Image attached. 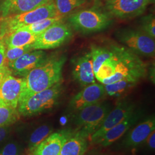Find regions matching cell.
I'll list each match as a JSON object with an SVG mask.
<instances>
[{
	"instance_id": "6da1fadb",
	"label": "cell",
	"mask_w": 155,
	"mask_h": 155,
	"mask_svg": "<svg viewBox=\"0 0 155 155\" xmlns=\"http://www.w3.org/2000/svg\"><path fill=\"white\" fill-rule=\"evenodd\" d=\"M66 61L64 55L50 57L43 64L29 72L24 77V87L18 104L33 94L61 82L62 70Z\"/></svg>"
},
{
	"instance_id": "7a4b0ae2",
	"label": "cell",
	"mask_w": 155,
	"mask_h": 155,
	"mask_svg": "<svg viewBox=\"0 0 155 155\" xmlns=\"http://www.w3.org/2000/svg\"><path fill=\"white\" fill-rule=\"evenodd\" d=\"M59 16L54 4L51 1L32 11L0 18V40H2L18 29L49 17Z\"/></svg>"
},
{
	"instance_id": "3957f363",
	"label": "cell",
	"mask_w": 155,
	"mask_h": 155,
	"mask_svg": "<svg viewBox=\"0 0 155 155\" xmlns=\"http://www.w3.org/2000/svg\"><path fill=\"white\" fill-rule=\"evenodd\" d=\"M110 110L109 104L100 101L72 113L73 122L77 127L76 131L89 139L100 127Z\"/></svg>"
},
{
	"instance_id": "277c9868",
	"label": "cell",
	"mask_w": 155,
	"mask_h": 155,
	"mask_svg": "<svg viewBox=\"0 0 155 155\" xmlns=\"http://www.w3.org/2000/svg\"><path fill=\"white\" fill-rule=\"evenodd\" d=\"M63 92L61 82L28 97L17 107L19 114L24 117L38 115L53 108L58 103Z\"/></svg>"
},
{
	"instance_id": "5b68a950",
	"label": "cell",
	"mask_w": 155,
	"mask_h": 155,
	"mask_svg": "<svg viewBox=\"0 0 155 155\" xmlns=\"http://www.w3.org/2000/svg\"><path fill=\"white\" fill-rule=\"evenodd\" d=\"M69 25L83 34L102 31L111 22V16L98 8H92L71 14L68 19Z\"/></svg>"
},
{
	"instance_id": "8992f818",
	"label": "cell",
	"mask_w": 155,
	"mask_h": 155,
	"mask_svg": "<svg viewBox=\"0 0 155 155\" xmlns=\"http://www.w3.org/2000/svg\"><path fill=\"white\" fill-rule=\"evenodd\" d=\"M147 74V66L139 56L124 47L122 55L115 67L113 75L101 84L106 85L124 79L140 80Z\"/></svg>"
},
{
	"instance_id": "52a82bcc",
	"label": "cell",
	"mask_w": 155,
	"mask_h": 155,
	"mask_svg": "<svg viewBox=\"0 0 155 155\" xmlns=\"http://www.w3.org/2000/svg\"><path fill=\"white\" fill-rule=\"evenodd\" d=\"M119 40L136 55L153 56L155 55V39L141 30L125 29L117 34Z\"/></svg>"
},
{
	"instance_id": "ba28073f",
	"label": "cell",
	"mask_w": 155,
	"mask_h": 155,
	"mask_svg": "<svg viewBox=\"0 0 155 155\" xmlns=\"http://www.w3.org/2000/svg\"><path fill=\"white\" fill-rule=\"evenodd\" d=\"M72 36L71 26L61 21L53 25L39 35L31 46L33 50L55 48L65 43Z\"/></svg>"
},
{
	"instance_id": "9c48e42d",
	"label": "cell",
	"mask_w": 155,
	"mask_h": 155,
	"mask_svg": "<svg viewBox=\"0 0 155 155\" xmlns=\"http://www.w3.org/2000/svg\"><path fill=\"white\" fill-rule=\"evenodd\" d=\"M136 111L135 105L130 100L120 101L115 107L107 114L100 127L89 137L92 143L100 139L111 128L122 122Z\"/></svg>"
},
{
	"instance_id": "30bf717a",
	"label": "cell",
	"mask_w": 155,
	"mask_h": 155,
	"mask_svg": "<svg viewBox=\"0 0 155 155\" xmlns=\"http://www.w3.org/2000/svg\"><path fill=\"white\" fill-rule=\"evenodd\" d=\"M152 0H106V8L111 16L126 20L143 14Z\"/></svg>"
},
{
	"instance_id": "8fae6325",
	"label": "cell",
	"mask_w": 155,
	"mask_h": 155,
	"mask_svg": "<svg viewBox=\"0 0 155 155\" xmlns=\"http://www.w3.org/2000/svg\"><path fill=\"white\" fill-rule=\"evenodd\" d=\"M106 95L104 85L95 82L83 87L70 100L68 110L72 113L102 101Z\"/></svg>"
},
{
	"instance_id": "7c38bea8",
	"label": "cell",
	"mask_w": 155,
	"mask_h": 155,
	"mask_svg": "<svg viewBox=\"0 0 155 155\" xmlns=\"http://www.w3.org/2000/svg\"><path fill=\"white\" fill-rule=\"evenodd\" d=\"M48 58L43 50H32L21 56L8 66L12 74L24 78L35 68L43 64Z\"/></svg>"
},
{
	"instance_id": "4fadbf2b",
	"label": "cell",
	"mask_w": 155,
	"mask_h": 155,
	"mask_svg": "<svg viewBox=\"0 0 155 155\" xmlns=\"http://www.w3.org/2000/svg\"><path fill=\"white\" fill-rule=\"evenodd\" d=\"M24 87V78L9 75L0 85V102L17 109Z\"/></svg>"
},
{
	"instance_id": "5bb4252c",
	"label": "cell",
	"mask_w": 155,
	"mask_h": 155,
	"mask_svg": "<svg viewBox=\"0 0 155 155\" xmlns=\"http://www.w3.org/2000/svg\"><path fill=\"white\" fill-rule=\"evenodd\" d=\"M72 74L74 79L83 87L95 82L93 60L90 52L74 59Z\"/></svg>"
},
{
	"instance_id": "9a60e30c",
	"label": "cell",
	"mask_w": 155,
	"mask_h": 155,
	"mask_svg": "<svg viewBox=\"0 0 155 155\" xmlns=\"http://www.w3.org/2000/svg\"><path fill=\"white\" fill-rule=\"evenodd\" d=\"M140 113L138 111H135L133 114L127 117L122 122L118 124L108 131H107L100 139L94 144H98L103 147H106L116 142L125 134L127 133L130 129L139 121Z\"/></svg>"
},
{
	"instance_id": "2e32d148",
	"label": "cell",
	"mask_w": 155,
	"mask_h": 155,
	"mask_svg": "<svg viewBox=\"0 0 155 155\" xmlns=\"http://www.w3.org/2000/svg\"><path fill=\"white\" fill-rule=\"evenodd\" d=\"M155 130L154 116L149 117L139 123L127 133L122 144L127 148H134L144 143L150 134Z\"/></svg>"
},
{
	"instance_id": "e0dca14e",
	"label": "cell",
	"mask_w": 155,
	"mask_h": 155,
	"mask_svg": "<svg viewBox=\"0 0 155 155\" xmlns=\"http://www.w3.org/2000/svg\"><path fill=\"white\" fill-rule=\"evenodd\" d=\"M50 0H2L0 18L33 10L49 2Z\"/></svg>"
},
{
	"instance_id": "ac0fdd59",
	"label": "cell",
	"mask_w": 155,
	"mask_h": 155,
	"mask_svg": "<svg viewBox=\"0 0 155 155\" xmlns=\"http://www.w3.org/2000/svg\"><path fill=\"white\" fill-rule=\"evenodd\" d=\"M71 132L64 130L51 133L39 144L32 155H60L62 146Z\"/></svg>"
},
{
	"instance_id": "d6986e66",
	"label": "cell",
	"mask_w": 155,
	"mask_h": 155,
	"mask_svg": "<svg viewBox=\"0 0 155 155\" xmlns=\"http://www.w3.org/2000/svg\"><path fill=\"white\" fill-rule=\"evenodd\" d=\"M87 147V138L76 130L71 132L62 146L60 155H84Z\"/></svg>"
},
{
	"instance_id": "ffe728a7",
	"label": "cell",
	"mask_w": 155,
	"mask_h": 155,
	"mask_svg": "<svg viewBox=\"0 0 155 155\" xmlns=\"http://www.w3.org/2000/svg\"><path fill=\"white\" fill-rule=\"evenodd\" d=\"M38 36L21 28L17 29L2 40L4 42L6 48L19 47L32 45L36 41Z\"/></svg>"
},
{
	"instance_id": "44dd1931",
	"label": "cell",
	"mask_w": 155,
	"mask_h": 155,
	"mask_svg": "<svg viewBox=\"0 0 155 155\" xmlns=\"http://www.w3.org/2000/svg\"><path fill=\"white\" fill-rule=\"evenodd\" d=\"M113 48L112 56L101 65L95 74V79L101 83L113 75L115 67L122 55L124 47L113 45Z\"/></svg>"
},
{
	"instance_id": "7402d4cb",
	"label": "cell",
	"mask_w": 155,
	"mask_h": 155,
	"mask_svg": "<svg viewBox=\"0 0 155 155\" xmlns=\"http://www.w3.org/2000/svg\"><path fill=\"white\" fill-rule=\"evenodd\" d=\"M139 80L124 79L114 83L104 85L106 94L110 97H120L134 87Z\"/></svg>"
},
{
	"instance_id": "603a6c76",
	"label": "cell",
	"mask_w": 155,
	"mask_h": 155,
	"mask_svg": "<svg viewBox=\"0 0 155 155\" xmlns=\"http://www.w3.org/2000/svg\"><path fill=\"white\" fill-rule=\"evenodd\" d=\"M52 132V127L48 125H43L36 128L31 134L28 144V155H32L36 149L45 139Z\"/></svg>"
},
{
	"instance_id": "cb8c5ba5",
	"label": "cell",
	"mask_w": 155,
	"mask_h": 155,
	"mask_svg": "<svg viewBox=\"0 0 155 155\" xmlns=\"http://www.w3.org/2000/svg\"><path fill=\"white\" fill-rule=\"evenodd\" d=\"M90 52L93 60L94 74H95L101 65L112 56L113 48V46L110 48H106L92 45Z\"/></svg>"
},
{
	"instance_id": "d4e9b609",
	"label": "cell",
	"mask_w": 155,
	"mask_h": 155,
	"mask_svg": "<svg viewBox=\"0 0 155 155\" xmlns=\"http://www.w3.org/2000/svg\"><path fill=\"white\" fill-rule=\"evenodd\" d=\"M86 0H52L59 16L64 17L70 14L86 2Z\"/></svg>"
},
{
	"instance_id": "484cf974",
	"label": "cell",
	"mask_w": 155,
	"mask_h": 155,
	"mask_svg": "<svg viewBox=\"0 0 155 155\" xmlns=\"http://www.w3.org/2000/svg\"><path fill=\"white\" fill-rule=\"evenodd\" d=\"M63 20L64 17L60 16L49 17L22 28H24L36 35H39L53 25L58 22L63 21Z\"/></svg>"
},
{
	"instance_id": "4316f807",
	"label": "cell",
	"mask_w": 155,
	"mask_h": 155,
	"mask_svg": "<svg viewBox=\"0 0 155 155\" xmlns=\"http://www.w3.org/2000/svg\"><path fill=\"white\" fill-rule=\"evenodd\" d=\"M19 115L17 109L0 102V127L9 126L15 123L18 120Z\"/></svg>"
},
{
	"instance_id": "83f0119b",
	"label": "cell",
	"mask_w": 155,
	"mask_h": 155,
	"mask_svg": "<svg viewBox=\"0 0 155 155\" xmlns=\"http://www.w3.org/2000/svg\"><path fill=\"white\" fill-rule=\"evenodd\" d=\"M32 50H33L31 45L19 47L6 48L5 57V66H8L9 64L16 61L21 56Z\"/></svg>"
},
{
	"instance_id": "f1b7e54d",
	"label": "cell",
	"mask_w": 155,
	"mask_h": 155,
	"mask_svg": "<svg viewBox=\"0 0 155 155\" xmlns=\"http://www.w3.org/2000/svg\"><path fill=\"white\" fill-rule=\"evenodd\" d=\"M141 31L155 39V17L153 15H150L143 18L141 22Z\"/></svg>"
},
{
	"instance_id": "f546056e",
	"label": "cell",
	"mask_w": 155,
	"mask_h": 155,
	"mask_svg": "<svg viewBox=\"0 0 155 155\" xmlns=\"http://www.w3.org/2000/svg\"><path fill=\"white\" fill-rule=\"evenodd\" d=\"M0 155H20L19 147L15 143H10L0 150Z\"/></svg>"
},
{
	"instance_id": "4dcf8cb0",
	"label": "cell",
	"mask_w": 155,
	"mask_h": 155,
	"mask_svg": "<svg viewBox=\"0 0 155 155\" xmlns=\"http://www.w3.org/2000/svg\"><path fill=\"white\" fill-rule=\"evenodd\" d=\"M144 143L146 144L147 147L150 150H154L155 148V131L150 133V136L147 138Z\"/></svg>"
},
{
	"instance_id": "1f68e13d",
	"label": "cell",
	"mask_w": 155,
	"mask_h": 155,
	"mask_svg": "<svg viewBox=\"0 0 155 155\" xmlns=\"http://www.w3.org/2000/svg\"><path fill=\"white\" fill-rule=\"evenodd\" d=\"M6 46L3 40H0V68L5 64Z\"/></svg>"
},
{
	"instance_id": "d6a6232c",
	"label": "cell",
	"mask_w": 155,
	"mask_h": 155,
	"mask_svg": "<svg viewBox=\"0 0 155 155\" xmlns=\"http://www.w3.org/2000/svg\"><path fill=\"white\" fill-rule=\"evenodd\" d=\"M11 70L7 66H4L0 68V85L7 76L11 75Z\"/></svg>"
},
{
	"instance_id": "836d02e7",
	"label": "cell",
	"mask_w": 155,
	"mask_h": 155,
	"mask_svg": "<svg viewBox=\"0 0 155 155\" xmlns=\"http://www.w3.org/2000/svg\"><path fill=\"white\" fill-rule=\"evenodd\" d=\"M8 126L0 127V142L5 139L8 133Z\"/></svg>"
},
{
	"instance_id": "e575fe53",
	"label": "cell",
	"mask_w": 155,
	"mask_h": 155,
	"mask_svg": "<svg viewBox=\"0 0 155 155\" xmlns=\"http://www.w3.org/2000/svg\"><path fill=\"white\" fill-rule=\"evenodd\" d=\"M0 35H1V21H0Z\"/></svg>"
},
{
	"instance_id": "d590c367",
	"label": "cell",
	"mask_w": 155,
	"mask_h": 155,
	"mask_svg": "<svg viewBox=\"0 0 155 155\" xmlns=\"http://www.w3.org/2000/svg\"><path fill=\"white\" fill-rule=\"evenodd\" d=\"M50 1H52V0H50Z\"/></svg>"
}]
</instances>
